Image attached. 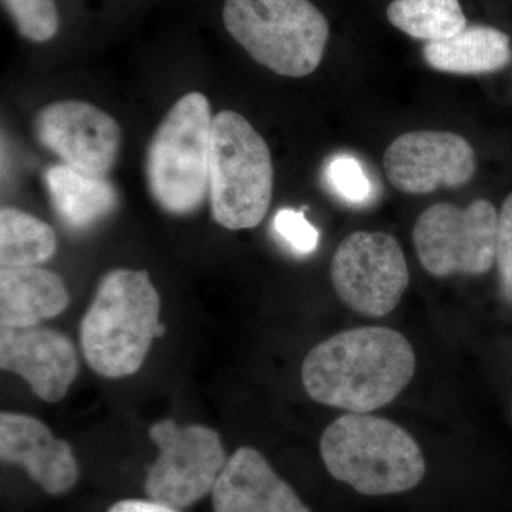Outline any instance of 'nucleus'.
I'll return each instance as SVG.
<instances>
[{"mask_svg":"<svg viewBox=\"0 0 512 512\" xmlns=\"http://www.w3.org/2000/svg\"><path fill=\"white\" fill-rule=\"evenodd\" d=\"M47 190L57 217L74 231H86L116 210L119 194L103 175L53 165L46 173Z\"/></svg>","mask_w":512,"mask_h":512,"instance_id":"nucleus-16","label":"nucleus"},{"mask_svg":"<svg viewBox=\"0 0 512 512\" xmlns=\"http://www.w3.org/2000/svg\"><path fill=\"white\" fill-rule=\"evenodd\" d=\"M497 231L498 214L490 201L477 200L463 210L441 202L420 215L413 241L430 275L480 276L493 268Z\"/></svg>","mask_w":512,"mask_h":512,"instance_id":"nucleus-7","label":"nucleus"},{"mask_svg":"<svg viewBox=\"0 0 512 512\" xmlns=\"http://www.w3.org/2000/svg\"><path fill=\"white\" fill-rule=\"evenodd\" d=\"M329 187L352 205H363L372 198V184L356 158L339 156L326 168Z\"/></svg>","mask_w":512,"mask_h":512,"instance_id":"nucleus-21","label":"nucleus"},{"mask_svg":"<svg viewBox=\"0 0 512 512\" xmlns=\"http://www.w3.org/2000/svg\"><path fill=\"white\" fill-rule=\"evenodd\" d=\"M0 367L26 380L43 402L56 403L66 397L80 363L72 340L57 330L36 326L2 329Z\"/></svg>","mask_w":512,"mask_h":512,"instance_id":"nucleus-12","label":"nucleus"},{"mask_svg":"<svg viewBox=\"0 0 512 512\" xmlns=\"http://www.w3.org/2000/svg\"><path fill=\"white\" fill-rule=\"evenodd\" d=\"M274 165L261 134L235 111L212 120L210 201L212 218L239 231L258 227L272 200Z\"/></svg>","mask_w":512,"mask_h":512,"instance_id":"nucleus-6","label":"nucleus"},{"mask_svg":"<svg viewBox=\"0 0 512 512\" xmlns=\"http://www.w3.org/2000/svg\"><path fill=\"white\" fill-rule=\"evenodd\" d=\"M501 291L512 305V192L498 214L497 252H495Z\"/></svg>","mask_w":512,"mask_h":512,"instance_id":"nucleus-23","label":"nucleus"},{"mask_svg":"<svg viewBox=\"0 0 512 512\" xmlns=\"http://www.w3.org/2000/svg\"><path fill=\"white\" fill-rule=\"evenodd\" d=\"M330 278L340 301L352 311L383 318L402 301L410 274L396 238L383 232L357 231L336 249Z\"/></svg>","mask_w":512,"mask_h":512,"instance_id":"nucleus-9","label":"nucleus"},{"mask_svg":"<svg viewBox=\"0 0 512 512\" xmlns=\"http://www.w3.org/2000/svg\"><path fill=\"white\" fill-rule=\"evenodd\" d=\"M510 37L490 26H470L439 42L426 43L423 57L431 69L451 74L500 72L511 62Z\"/></svg>","mask_w":512,"mask_h":512,"instance_id":"nucleus-17","label":"nucleus"},{"mask_svg":"<svg viewBox=\"0 0 512 512\" xmlns=\"http://www.w3.org/2000/svg\"><path fill=\"white\" fill-rule=\"evenodd\" d=\"M211 494L215 512H311L252 447L238 448L228 458Z\"/></svg>","mask_w":512,"mask_h":512,"instance_id":"nucleus-14","label":"nucleus"},{"mask_svg":"<svg viewBox=\"0 0 512 512\" xmlns=\"http://www.w3.org/2000/svg\"><path fill=\"white\" fill-rule=\"evenodd\" d=\"M148 434L160 450L144 484L148 498L183 510L212 493L228 461L217 431L165 419Z\"/></svg>","mask_w":512,"mask_h":512,"instance_id":"nucleus-8","label":"nucleus"},{"mask_svg":"<svg viewBox=\"0 0 512 512\" xmlns=\"http://www.w3.org/2000/svg\"><path fill=\"white\" fill-rule=\"evenodd\" d=\"M57 251L55 231L35 215L3 207L0 211V265L2 268L39 266Z\"/></svg>","mask_w":512,"mask_h":512,"instance_id":"nucleus-18","label":"nucleus"},{"mask_svg":"<svg viewBox=\"0 0 512 512\" xmlns=\"http://www.w3.org/2000/svg\"><path fill=\"white\" fill-rule=\"evenodd\" d=\"M212 120L204 94H185L165 114L148 146V188L170 214H192L210 191Z\"/></svg>","mask_w":512,"mask_h":512,"instance_id":"nucleus-5","label":"nucleus"},{"mask_svg":"<svg viewBox=\"0 0 512 512\" xmlns=\"http://www.w3.org/2000/svg\"><path fill=\"white\" fill-rule=\"evenodd\" d=\"M416 356L402 333L380 326L345 330L308 353L302 383L323 406L370 413L392 403L412 382Z\"/></svg>","mask_w":512,"mask_h":512,"instance_id":"nucleus-1","label":"nucleus"},{"mask_svg":"<svg viewBox=\"0 0 512 512\" xmlns=\"http://www.w3.org/2000/svg\"><path fill=\"white\" fill-rule=\"evenodd\" d=\"M70 296L63 279L40 266L0 271V326L36 328L66 311Z\"/></svg>","mask_w":512,"mask_h":512,"instance_id":"nucleus-15","label":"nucleus"},{"mask_svg":"<svg viewBox=\"0 0 512 512\" xmlns=\"http://www.w3.org/2000/svg\"><path fill=\"white\" fill-rule=\"evenodd\" d=\"M0 458L5 464L23 468L50 495L69 493L79 480L72 446L28 414H0Z\"/></svg>","mask_w":512,"mask_h":512,"instance_id":"nucleus-13","label":"nucleus"},{"mask_svg":"<svg viewBox=\"0 0 512 512\" xmlns=\"http://www.w3.org/2000/svg\"><path fill=\"white\" fill-rule=\"evenodd\" d=\"M222 19L249 56L276 74L298 79L322 62L329 23L309 0H225Z\"/></svg>","mask_w":512,"mask_h":512,"instance_id":"nucleus-4","label":"nucleus"},{"mask_svg":"<svg viewBox=\"0 0 512 512\" xmlns=\"http://www.w3.org/2000/svg\"><path fill=\"white\" fill-rule=\"evenodd\" d=\"M384 171L406 194L424 195L437 188H460L476 174V153L466 138L448 131H410L387 147Z\"/></svg>","mask_w":512,"mask_h":512,"instance_id":"nucleus-10","label":"nucleus"},{"mask_svg":"<svg viewBox=\"0 0 512 512\" xmlns=\"http://www.w3.org/2000/svg\"><path fill=\"white\" fill-rule=\"evenodd\" d=\"M161 299L147 271L113 269L101 278L80 323L87 365L107 379L136 375L164 335Z\"/></svg>","mask_w":512,"mask_h":512,"instance_id":"nucleus-2","label":"nucleus"},{"mask_svg":"<svg viewBox=\"0 0 512 512\" xmlns=\"http://www.w3.org/2000/svg\"><path fill=\"white\" fill-rule=\"evenodd\" d=\"M274 228L295 254L309 255L318 248L319 232L301 211L284 208L276 212Z\"/></svg>","mask_w":512,"mask_h":512,"instance_id":"nucleus-22","label":"nucleus"},{"mask_svg":"<svg viewBox=\"0 0 512 512\" xmlns=\"http://www.w3.org/2000/svg\"><path fill=\"white\" fill-rule=\"evenodd\" d=\"M35 128L47 150L83 173L106 177L119 158V123L86 101L49 104L37 114Z\"/></svg>","mask_w":512,"mask_h":512,"instance_id":"nucleus-11","label":"nucleus"},{"mask_svg":"<svg viewBox=\"0 0 512 512\" xmlns=\"http://www.w3.org/2000/svg\"><path fill=\"white\" fill-rule=\"evenodd\" d=\"M320 456L330 476L366 497L409 493L427 473L417 441L399 424L369 413L333 421L320 439Z\"/></svg>","mask_w":512,"mask_h":512,"instance_id":"nucleus-3","label":"nucleus"},{"mask_svg":"<svg viewBox=\"0 0 512 512\" xmlns=\"http://www.w3.org/2000/svg\"><path fill=\"white\" fill-rule=\"evenodd\" d=\"M107 512H180L177 508L154 500H123L111 505Z\"/></svg>","mask_w":512,"mask_h":512,"instance_id":"nucleus-24","label":"nucleus"},{"mask_svg":"<svg viewBox=\"0 0 512 512\" xmlns=\"http://www.w3.org/2000/svg\"><path fill=\"white\" fill-rule=\"evenodd\" d=\"M20 35L32 42H47L59 30L55 0H3Z\"/></svg>","mask_w":512,"mask_h":512,"instance_id":"nucleus-20","label":"nucleus"},{"mask_svg":"<svg viewBox=\"0 0 512 512\" xmlns=\"http://www.w3.org/2000/svg\"><path fill=\"white\" fill-rule=\"evenodd\" d=\"M387 19L394 28L427 43L448 39L467 28L458 0H393Z\"/></svg>","mask_w":512,"mask_h":512,"instance_id":"nucleus-19","label":"nucleus"}]
</instances>
